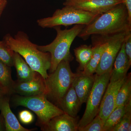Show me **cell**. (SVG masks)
<instances>
[{
	"label": "cell",
	"instance_id": "6da1fadb",
	"mask_svg": "<svg viewBox=\"0 0 131 131\" xmlns=\"http://www.w3.org/2000/svg\"><path fill=\"white\" fill-rule=\"evenodd\" d=\"M131 30L128 12L122 3L108 9L89 25L84 26L78 36L83 39L92 35L106 37Z\"/></svg>",
	"mask_w": 131,
	"mask_h": 131
},
{
	"label": "cell",
	"instance_id": "7a4b0ae2",
	"mask_svg": "<svg viewBox=\"0 0 131 131\" xmlns=\"http://www.w3.org/2000/svg\"><path fill=\"white\" fill-rule=\"evenodd\" d=\"M3 40L11 50L20 55L32 70L39 73L44 80L47 78V70L51 66L49 52L39 50L38 45L31 42L23 32L19 31L14 37L7 34Z\"/></svg>",
	"mask_w": 131,
	"mask_h": 131
},
{
	"label": "cell",
	"instance_id": "3957f363",
	"mask_svg": "<svg viewBox=\"0 0 131 131\" xmlns=\"http://www.w3.org/2000/svg\"><path fill=\"white\" fill-rule=\"evenodd\" d=\"M84 25H75L69 29L62 30L59 26L54 27L57 33L56 38L49 45L37 46L41 51L49 52L51 56L50 71L52 73L59 64L63 60L71 61L73 57L70 52V48L75 39L78 36Z\"/></svg>",
	"mask_w": 131,
	"mask_h": 131
},
{
	"label": "cell",
	"instance_id": "277c9868",
	"mask_svg": "<svg viewBox=\"0 0 131 131\" xmlns=\"http://www.w3.org/2000/svg\"><path fill=\"white\" fill-rule=\"evenodd\" d=\"M70 62L68 60L61 61L56 69L45 80L46 97L57 106L72 84L74 78L75 73L71 69Z\"/></svg>",
	"mask_w": 131,
	"mask_h": 131
},
{
	"label": "cell",
	"instance_id": "5b68a950",
	"mask_svg": "<svg viewBox=\"0 0 131 131\" xmlns=\"http://www.w3.org/2000/svg\"><path fill=\"white\" fill-rule=\"evenodd\" d=\"M100 15L69 6H64L62 9L56 10L51 16L39 19L37 23L39 26L43 28L73 25L86 26L89 25Z\"/></svg>",
	"mask_w": 131,
	"mask_h": 131
},
{
	"label": "cell",
	"instance_id": "8992f818",
	"mask_svg": "<svg viewBox=\"0 0 131 131\" xmlns=\"http://www.w3.org/2000/svg\"><path fill=\"white\" fill-rule=\"evenodd\" d=\"M13 101L16 106L25 107L35 113L38 117L36 125L40 127L47 124L53 117L64 113L45 95L29 96L16 95L14 97Z\"/></svg>",
	"mask_w": 131,
	"mask_h": 131
},
{
	"label": "cell",
	"instance_id": "52a82bcc",
	"mask_svg": "<svg viewBox=\"0 0 131 131\" xmlns=\"http://www.w3.org/2000/svg\"><path fill=\"white\" fill-rule=\"evenodd\" d=\"M110 75L111 72L95 75L93 85L87 99L84 114L78 122V128L89 124L98 114L103 95L110 81Z\"/></svg>",
	"mask_w": 131,
	"mask_h": 131
},
{
	"label": "cell",
	"instance_id": "ba28073f",
	"mask_svg": "<svg viewBox=\"0 0 131 131\" xmlns=\"http://www.w3.org/2000/svg\"><path fill=\"white\" fill-rule=\"evenodd\" d=\"M129 30L105 37L107 46L104 50L96 69V74L111 72L117 54L121 49Z\"/></svg>",
	"mask_w": 131,
	"mask_h": 131
},
{
	"label": "cell",
	"instance_id": "9c48e42d",
	"mask_svg": "<svg viewBox=\"0 0 131 131\" xmlns=\"http://www.w3.org/2000/svg\"><path fill=\"white\" fill-rule=\"evenodd\" d=\"M122 3V0H66L63 5L101 15Z\"/></svg>",
	"mask_w": 131,
	"mask_h": 131
},
{
	"label": "cell",
	"instance_id": "30bf717a",
	"mask_svg": "<svg viewBox=\"0 0 131 131\" xmlns=\"http://www.w3.org/2000/svg\"><path fill=\"white\" fill-rule=\"evenodd\" d=\"M124 78L116 81L109 82L108 84L98 113L100 117L105 122L110 114L115 108L117 93Z\"/></svg>",
	"mask_w": 131,
	"mask_h": 131
},
{
	"label": "cell",
	"instance_id": "8fae6325",
	"mask_svg": "<svg viewBox=\"0 0 131 131\" xmlns=\"http://www.w3.org/2000/svg\"><path fill=\"white\" fill-rule=\"evenodd\" d=\"M13 93L23 96L45 95L47 94L44 79L39 74L34 79L26 82H15Z\"/></svg>",
	"mask_w": 131,
	"mask_h": 131
},
{
	"label": "cell",
	"instance_id": "7c38bea8",
	"mask_svg": "<svg viewBox=\"0 0 131 131\" xmlns=\"http://www.w3.org/2000/svg\"><path fill=\"white\" fill-rule=\"evenodd\" d=\"M78 119L77 117H72L64 113L53 117L40 128L43 131H77Z\"/></svg>",
	"mask_w": 131,
	"mask_h": 131
},
{
	"label": "cell",
	"instance_id": "4fadbf2b",
	"mask_svg": "<svg viewBox=\"0 0 131 131\" xmlns=\"http://www.w3.org/2000/svg\"><path fill=\"white\" fill-rule=\"evenodd\" d=\"M95 75L84 74L78 71L72 82V85L81 105L86 102L94 81Z\"/></svg>",
	"mask_w": 131,
	"mask_h": 131
},
{
	"label": "cell",
	"instance_id": "5bb4252c",
	"mask_svg": "<svg viewBox=\"0 0 131 131\" xmlns=\"http://www.w3.org/2000/svg\"><path fill=\"white\" fill-rule=\"evenodd\" d=\"M9 95L0 98V111L5 120L6 131H31L36 129H27L22 126L12 112L9 103Z\"/></svg>",
	"mask_w": 131,
	"mask_h": 131
},
{
	"label": "cell",
	"instance_id": "9a60e30c",
	"mask_svg": "<svg viewBox=\"0 0 131 131\" xmlns=\"http://www.w3.org/2000/svg\"><path fill=\"white\" fill-rule=\"evenodd\" d=\"M131 65V63L129 62L125 51L124 41L115 60L109 82L116 81L124 79Z\"/></svg>",
	"mask_w": 131,
	"mask_h": 131
},
{
	"label": "cell",
	"instance_id": "2e32d148",
	"mask_svg": "<svg viewBox=\"0 0 131 131\" xmlns=\"http://www.w3.org/2000/svg\"><path fill=\"white\" fill-rule=\"evenodd\" d=\"M79 98L72 85L61 99L58 107L64 113L71 117H77L81 106Z\"/></svg>",
	"mask_w": 131,
	"mask_h": 131
},
{
	"label": "cell",
	"instance_id": "e0dca14e",
	"mask_svg": "<svg viewBox=\"0 0 131 131\" xmlns=\"http://www.w3.org/2000/svg\"><path fill=\"white\" fill-rule=\"evenodd\" d=\"M14 66L16 69L18 81L26 82L34 79L39 73L32 70L18 53L14 55Z\"/></svg>",
	"mask_w": 131,
	"mask_h": 131
},
{
	"label": "cell",
	"instance_id": "ac0fdd59",
	"mask_svg": "<svg viewBox=\"0 0 131 131\" xmlns=\"http://www.w3.org/2000/svg\"><path fill=\"white\" fill-rule=\"evenodd\" d=\"M106 46L105 38L104 40L96 42L93 46V53L91 59L82 73L87 75H93L95 73L102 55Z\"/></svg>",
	"mask_w": 131,
	"mask_h": 131
},
{
	"label": "cell",
	"instance_id": "d6986e66",
	"mask_svg": "<svg viewBox=\"0 0 131 131\" xmlns=\"http://www.w3.org/2000/svg\"><path fill=\"white\" fill-rule=\"evenodd\" d=\"M131 101V73L126 75L117 93L115 107L126 105Z\"/></svg>",
	"mask_w": 131,
	"mask_h": 131
},
{
	"label": "cell",
	"instance_id": "ffe728a7",
	"mask_svg": "<svg viewBox=\"0 0 131 131\" xmlns=\"http://www.w3.org/2000/svg\"><path fill=\"white\" fill-rule=\"evenodd\" d=\"M76 61L80 66L78 71H83L91 59L93 53V47L91 46L82 45L74 49Z\"/></svg>",
	"mask_w": 131,
	"mask_h": 131
},
{
	"label": "cell",
	"instance_id": "44dd1931",
	"mask_svg": "<svg viewBox=\"0 0 131 131\" xmlns=\"http://www.w3.org/2000/svg\"><path fill=\"white\" fill-rule=\"evenodd\" d=\"M10 68L0 61V86L8 95L13 93L15 84Z\"/></svg>",
	"mask_w": 131,
	"mask_h": 131
},
{
	"label": "cell",
	"instance_id": "7402d4cb",
	"mask_svg": "<svg viewBox=\"0 0 131 131\" xmlns=\"http://www.w3.org/2000/svg\"><path fill=\"white\" fill-rule=\"evenodd\" d=\"M130 105H131V101L126 105L115 107L105 121L103 130L109 131L111 128L118 124L126 112Z\"/></svg>",
	"mask_w": 131,
	"mask_h": 131
},
{
	"label": "cell",
	"instance_id": "603a6c76",
	"mask_svg": "<svg viewBox=\"0 0 131 131\" xmlns=\"http://www.w3.org/2000/svg\"><path fill=\"white\" fill-rule=\"evenodd\" d=\"M14 52L11 50L3 40L0 41V61L9 67L14 66Z\"/></svg>",
	"mask_w": 131,
	"mask_h": 131
},
{
	"label": "cell",
	"instance_id": "cb8c5ba5",
	"mask_svg": "<svg viewBox=\"0 0 131 131\" xmlns=\"http://www.w3.org/2000/svg\"><path fill=\"white\" fill-rule=\"evenodd\" d=\"M131 131V105H130L119 122L111 128L109 131Z\"/></svg>",
	"mask_w": 131,
	"mask_h": 131
},
{
	"label": "cell",
	"instance_id": "d4e9b609",
	"mask_svg": "<svg viewBox=\"0 0 131 131\" xmlns=\"http://www.w3.org/2000/svg\"><path fill=\"white\" fill-rule=\"evenodd\" d=\"M105 122L98 114L89 124L84 126L79 127V131H104Z\"/></svg>",
	"mask_w": 131,
	"mask_h": 131
},
{
	"label": "cell",
	"instance_id": "484cf974",
	"mask_svg": "<svg viewBox=\"0 0 131 131\" xmlns=\"http://www.w3.org/2000/svg\"><path fill=\"white\" fill-rule=\"evenodd\" d=\"M19 118L20 121L25 124H31L34 119V117L32 113L27 110H24L20 112Z\"/></svg>",
	"mask_w": 131,
	"mask_h": 131
},
{
	"label": "cell",
	"instance_id": "4316f807",
	"mask_svg": "<svg viewBox=\"0 0 131 131\" xmlns=\"http://www.w3.org/2000/svg\"><path fill=\"white\" fill-rule=\"evenodd\" d=\"M125 49L129 62L131 63V31L127 33L125 39Z\"/></svg>",
	"mask_w": 131,
	"mask_h": 131
},
{
	"label": "cell",
	"instance_id": "83f0119b",
	"mask_svg": "<svg viewBox=\"0 0 131 131\" xmlns=\"http://www.w3.org/2000/svg\"><path fill=\"white\" fill-rule=\"evenodd\" d=\"M122 1L127 9L129 20V22L131 23V0H122Z\"/></svg>",
	"mask_w": 131,
	"mask_h": 131
},
{
	"label": "cell",
	"instance_id": "f1b7e54d",
	"mask_svg": "<svg viewBox=\"0 0 131 131\" xmlns=\"http://www.w3.org/2000/svg\"><path fill=\"white\" fill-rule=\"evenodd\" d=\"M7 5V0H0V18Z\"/></svg>",
	"mask_w": 131,
	"mask_h": 131
},
{
	"label": "cell",
	"instance_id": "f546056e",
	"mask_svg": "<svg viewBox=\"0 0 131 131\" xmlns=\"http://www.w3.org/2000/svg\"><path fill=\"white\" fill-rule=\"evenodd\" d=\"M6 130L5 120L1 114L0 115V131Z\"/></svg>",
	"mask_w": 131,
	"mask_h": 131
},
{
	"label": "cell",
	"instance_id": "4dcf8cb0",
	"mask_svg": "<svg viewBox=\"0 0 131 131\" xmlns=\"http://www.w3.org/2000/svg\"><path fill=\"white\" fill-rule=\"evenodd\" d=\"M6 95L8 94L6 93V91H5V90H3V89L1 87V86H0V98H1V97H3V96H5V95Z\"/></svg>",
	"mask_w": 131,
	"mask_h": 131
}]
</instances>
